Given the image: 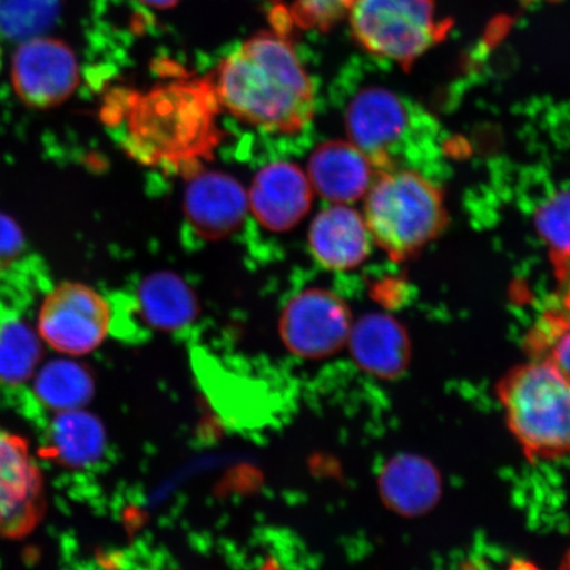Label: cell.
<instances>
[{
    "instance_id": "cell-1",
    "label": "cell",
    "mask_w": 570,
    "mask_h": 570,
    "mask_svg": "<svg viewBox=\"0 0 570 570\" xmlns=\"http://www.w3.org/2000/svg\"><path fill=\"white\" fill-rule=\"evenodd\" d=\"M212 81L220 106L262 130L295 134L315 116L312 82L288 32L254 35L225 57Z\"/></svg>"
},
{
    "instance_id": "cell-2",
    "label": "cell",
    "mask_w": 570,
    "mask_h": 570,
    "mask_svg": "<svg viewBox=\"0 0 570 570\" xmlns=\"http://www.w3.org/2000/svg\"><path fill=\"white\" fill-rule=\"evenodd\" d=\"M219 101L212 78L164 85L135 97L127 117V147L149 166L189 170L210 158L220 132Z\"/></svg>"
},
{
    "instance_id": "cell-3",
    "label": "cell",
    "mask_w": 570,
    "mask_h": 570,
    "mask_svg": "<svg viewBox=\"0 0 570 570\" xmlns=\"http://www.w3.org/2000/svg\"><path fill=\"white\" fill-rule=\"evenodd\" d=\"M363 218L372 239L395 262L422 252L448 223L443 191L422 175L397 167L377 174Z\"/></svg>"
},
{
    "instance_id": "cell-4",
    "label": "cell",
    "mask_w": 570,
    "mask_h": 570,
    "mask_svg": "<svg viewBox=\"0 0 570 570\" xmlns=\"http://www.w3.org/2000/svg\"><path fill=\"white\" fill-rule=\"evenodd\" d=\"M510 431L531 459L570 454V381L544 360L518 366L498 384Z\"/></svg>"
},
{
    "instance_id": "cell-5",
    "label": "cell",
    "mask_w": 570,
    "mask_h": 570,
    "mask_svg": "<svg viewBox=\"0 0 570 570\" xmlns=\"http://www.w3.org/2000/svg\"><path fill=\"white\" fill-rule=\"evenodd\" d=\"M348 21L366 52L404 68L443 41L452 27L438 18L436 0H354Z\"/></svg>"
},
{
    "instance_id": "cell-6",
    "label": "cell",
    "mask_w": 570,
    "mask_h": 570,
    "mask_svg": "<svg viewBox=\"0 0 570 570\" xmlns=\"http://www.w3.org/2000/svg\"><path fill=\"white\" fill-rule=\"evenodd\" d=\"M111 325L109 303L81 283H62L49 292L38 316V334L55 352L81 356L104 344Z\"/></svg>"
},
{
    "instance_id": "cell-7",
    "label": "cell",
    "mask_w": 570,
    "mask_h": 570,
    "mask_svg": "<svg viewBox=\"0 0 570 570\" xmlns=\"http://www.w3.org/2000/svg\"><path fill=\"white\" fill-rule=\"evenodd\" d=\"M11 82L26 106L53 109L75 95L80 85V67L66 41L36 36L21 42L13 53Z\"/></svg>"
},
{
    "instance_id": "cell-8",
    "label": "cell",
    "mask_w": 570,
    "mask_h": 570,
    "mask_svg": "<svg viewBox=\"0 0 570 570\" xmlns=\"http://www.w3.org/2000/svg\"><path fill=\"white\" fill-rule=\"evenodd\" d=\"M352 313L331 291L309 288L292 297L282 313L279 332L288 351L304 360H323L347 345Z\"/></svg>"
},
{
    "instance_id": "cell-9",
    "label": "cell",
    "mask_w": 570,
    "mask_h": 570,
    "mask_svg": "<svg viewBox=\"0 0 570 570\" xmlns=\"http://www.w3.org/2000/svg\"><path fill=\"white\" fill-rule=\"evenodd\" d=\"M45 512V476L30 445L0 426V538L27 537Z\"/></svg>"
},
{
    "instance_id": "cell-10",
    "label": "cell",
    "mask_w": 570,
    "mask_h": 570,
    "mask_svg": "<svg viewBox=\"0 0 570 570\" xmlns=\"http://www.w3.org/2000/svg\"><path fill=\"white\" fill-rule=\"evenodd\" d=\"M409 112L391 91L370 88L360 92L346 114L348 137L377 170L396 168L395 153L409 130Z\"/></svg>"
},
{
    "instance_id": "cell-11",
    "label": "cell",
    "mask_w": 570,
    "mask_h": 570,
    "mask_svg": "<svg viewBox=\"0 0 570 570\" xmlns=\"http://www.w3.org/2000/svg\"><path fill=\"white\" fill-rule=\"evenodd\" d=\"M248 208L247 191L226 174L198 173L185 190V216L191 229L204 239L229 237L244 223Z\"/></svg>"
},
{
    "instance_id": "cell-12",
    "label": "cell",
    "mask_w": 570,
    "mask_h": 570,
    "mask_svg": "<svg viewBox=\"0 0 570 570\" xmlns=\"http://www.w3.org/2000/svg\"><path fill=\"white\" fill-rule=\"evenodd\" d=\"M312 202L309 177L287 161L273 163L259 170L248 194L255 218L274 233L294 229L309 212Z\"/></svg>"
},
{
    "instance_id": "cell-13",
    "label": "cell",
    "mask_w": 570,
    "mask_h": 570,
    "mask_svg": "<svg viewBox=\"0 0 570 570\" xmlns=\"http://www.w3.org/2000/svg\"><path fill=\"white\" fill-rule=\"evenodd\" d=\"M308 239L318 265L334 271L361 266L373 240L365 218L346 204L321 212L311 225Z\"/></svg>"
},
{
    "instance_id": "cell-14",
    "label": "cell",
    "mask_w": 570,
    "mask_h": 570,
    "mask_svg": "<svg viewBox=\"0 0 570 570\" xmlns=\"http://www.w3.org/2000/svg\"><path fill=\"white\" fill-rule=\"evenodd\" d=\"M375 167L353 142L334 140L311 156L308 177L321 197L336 204L354 203L373 184Z\"/></svg>"
},
{
    "instance_id": "cell-15",
    "label": "cell",
    "mask_w": 570,
    "mask_h": 570,
    "mask_svg": "<svg viewBox=\"0 0 570 570\" xmlns=\"http://www.w3.org/2000/svg\"><path fill=\"white\" fill-rule=\"evenodd\" d=\"M347 345L356 365L382 380H395L409 367V334L389 315L372 313L353 323Z\"/></svg>"
},
{
    "instance_id": "cell-16",
    "label": "cell",
    "mask_w": 570,
    "mask_h": 570,
    "mask_svg": "<svg viewBox=\"0 0 570 570\" xmlns=\"http://www.w3.org/2000/svg\"><path fill=\"white\" fill-rule=\"evenodd\" d=\"M380 493L389 509L404 518L428 514L443 495V480L431 461L417 454H397L383 466Z\"/></svg>"
},
{
    "instance_id": "cell-17",
    "label": "cell",
    "mask_w": 570,
    "mask_h": 570,
    "mask_svg": "<svg viewBox=\"0 0 570 570\" xmlns=\"http://www.w3.org/2000/svg\"><path fill=\"white\" fill-rule=\"evenodd\" d=\"M142 318L155 330L174 332L187 327L198 315V302L180 276L167 271L146 277L139 285Z\"/></svg>"
},
{
    "instance_id": "cell-18",
    "label": "cell",
    "mask_w": 570,
    "mask_h": 570,
    "mask_svg": "<svg viewBox=\"0 0 570 570\" xmlns=\"http://www.w3.org/2000/svg\"><path fill=\"white\" fill-rule=\"evenodd\" d=\"M48 439L51 458L70 468L91 465L101 458L106 445L104 425L82 409L59 412Z\"/></svg>"
},
{
    "instance_id": "cell-19",
    "label": "cell",
    "mask_w": 570,
    "mask_h": 570,
    "mask_svg": "<svg viewBox=\"0 0 570 570\" xmlns=\"http://www.w3.org/2000/svg\"><path fill=\"white\" fill-rule=\"evenodd\" d=\"M36 395L56 412L83 409L92 394L95 382L80 363L60 360L47 363L35 380Z\"/></svg>"
},
{
    "instance_id": "cell-20",
    "label": "cell",
    "mask_w": 570,
    "mask_h": 570,
    "mask_svg": "<svg viewBox=\"0 0 570 570\" xmlns=\"http://www.w3.org/2000/svg\"><path fill=\"white\" fill-rule=\"evenodd\" d=\"M41 342L39 334L19 321L0 327V382L30 381L41 360Z\"/></svg>"
},
{
    "instance_id": "cell-21",
    "label": "cell",
    "mask_w": 570,
    "mask_h": 570,
    "mask_svg": "<svg viewBox=\"0 0 570 570\" xmlns=\"http://www.w3.org/2000/svg\"><path fill=\"white\" fill-rule=\"evenodd\" d=\"M537 225L550 248L556 275L570 292V190L556 194L541 206Z\"/></svg>"
},
{
    "instance_id": "cell-22",
    "label": "cell",
    "mask_w": 570,
    "mask_h": 570,
    "mask_svg": "<svg viewBox=\"0 0 570 570\" xmlns=\"http://www.w3.org/2000/svg\"><path fill=\"white\" fill-rule=\"evenodd\" d=\"M62 0H0V35L28 40L51 30L61 13Z\"/></svg>"
},
{
    "instance_id": "cell-23",
    "label": "cell",
    "mask_w": 570,
    "mask_h": 570,
    "mask_svg": "<svg viewBox=\"0 0 570 570\" xmlns=\"http://www.w3.org/2000/svg\"><path fill=\"white\" fill-rule=\"evenodd\" d=\"M531 348L570 381V317L550 313L534 331Z\"/></svg>"
},
{
    "instance_id": "cell-24",
    "label": "cell",
    "mask_w": 570,
    "mask_h": 570,
    "mask_svg": "<svg viewBox=\"0 0 570 570\" xmlns=\"http://www.w3.org/2000/svg\"><path fill=\"white\" fill-rule=\"evenodd\" d=\"M353 3L354 0H295L289 16L302 30L327 32L348 17Z\"/></svg>"
},
{
    "instance_id": "cell-25",
    "label": "cell",
    "mask_w": 570,
    "mask_h": 570,
    "mask_svg": "<svg viewBox=\"0 0 570 570\" xmlns=\"http://www.w3.org/2000/svg\"><path fill=\"white\" fill-rule=\"evenodd\" d=\"M24 248V235L19 225L4 213H0V271L11 266Z\"/></svg>"
},
{
    "instance_id": "cell-26",
    "label": "cell",
    "mask_w": 570,
    "mask_h": 570,
    "mask_svg": "<svg viewBox=\"0 0 570 570\" xmlns=\"http://www.w3.org/2000/svg\"><path fill=\"white\" fill-rule=\"evenodd\" d=\"M139 2L155 10H169L180 3V0H139Z\"/></svg>"
}]
</instances>
